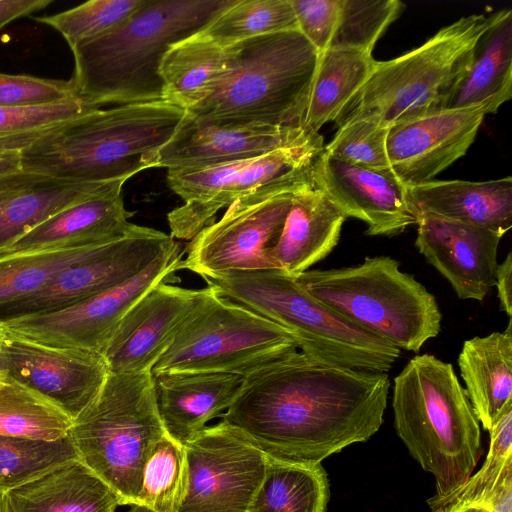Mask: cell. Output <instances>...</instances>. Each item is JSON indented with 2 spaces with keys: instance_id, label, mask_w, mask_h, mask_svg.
<instances>
[{
  "instance_id": "cell-1",
  "label": "cell",
  "mask_w": 512,
  "mask_h": 512,
  "mask_svg": "<svg viewBox=\"0 0 512 512\" xmlns=\"http://www.w3.org/2000/svg\"><path fill=\"white\" fill-rule=\"evenodd\" d=\"M387 373L286 354L243 377L222 421L266 457L321 463L381 427Z\"/></svg>"
},
{
  "instance_id": "cell-2",
  "label": "cell",
  "mask_w": 512,
  "mask_h": 512,
  "mask_svg": "<svg viewBox=\"0 0 512 512\" xmlns=\"http://www.w3.org/2000/svg\"><path fill=\"white\" fill-rule=\"evenodd\" d=\"M235 0H144L114 28L71 48V80L82 101L101 108L163 100L162 60Z\"/></svg>"
},
{
  "instance_id": "cell-3",
  "label": "cell",
  "mask_w": 512,
  "mask_h": 512,
  "mask_svg": "<svg viewBox=\"0 0 512 512\" xmlns=\"http://www.w3.org/2000/svg\"><path fill=\"white\" fill-rule=\"evenodd\" d=\"M185 113L165 100L100 108L44 133L19 153L20 168L76 183H125L158 168Z\"/></svg>"
},
{
  "instance_id": "cell-4",
  "label": "cell",
  "mask_w": 512,
  "mask_h": 512,
  "mask_svg": "<svg viewBox=\"0 0 512 512\" xmlns=\"http://www.w3.org/2000/svg\"><path fill=\"white\" fill-rule=\"evenodd\" d=\"M392 408L397 435L435 478L431 506L472 475L482 455L480 423L452 364L431 354L412 357L394 378Z\"/></svg>"
},
{
  "instance_id": "cell-5",
  "label": "cell",
  "mask_w": 512,
  "mask_h": 512,
  "mask_svg": "<svg viewBox=\"0 0 512 512\" xmlns=\"http://www.w3.org/2000/svg\"><path fill=\"white\" fill-rule=\"evenodd\" d=\"M227 48L224 77L186 112L216 125L302 127L320 55L303 34L275 32Z\"/></svg>"
},
{
  "instance_id": "cell-6",
  "label": "cell",
  "mask_w": 512,
  "mask_h": 512,
  "mask_svg": "<svg viewBox=\"0 0 512 512\" xmlns=\"http://www.w3.org/2000/svg\"><path fill=\"white\" fill-rule=\"evenodd\" d=\"M224 298L284 328L317 361L387 373L401 350L311 296L280 269L230 270L202 277Z\"/></svg>"
},
{
  "instance_id": "cell-7",
  "label": "cell",
  "mask_w": 512,
  "mask_h": 512,
  "mask_svg": "<svg viewBox=\"0 0 512 512\" xmlns=\"http://www.w3.org/2000/svg\"><path fill=\"white\" fill-rule=\"evenodd\" d=\"M296 280L315 299L398 349L419 352L441 330L442 314L427 288L389 256L307 270Z\"/></svg>"
},
{
  "instance_id": "cell-8",
  "label": "cell",
  "mask_w": 512,
  "mask_h": 512,
  "mask_svg": "<svg viewBox=\"0 0 512 512\" xmlns=\"http://www.w3.org/2000/svg\"><path fill=\"white\" fill-rule=\"evenodd\" d=\"M165 434L152 372L109 373L70 430L78 459L118 495L121 506L138 505L144 466Z\"/></svg>"
},
{
  "instance_id": "cell-9",
  "label": "cell",
  "mask_w": 512,
  "mask_h": 512,
  "mask_svg": "<svg viewBox=\"0 0 512 512\" xmlns=\"http://www.w3.org/2000/svg\"><path fill=\"white\" fill-rule=\"evenodd\" d=\"M491 17L463 16L419 47L387 61H377L365 83L335 119L337 127L360 118L392 124L445 108L469 69L475 43Z\"/></svg>"
},
{
  "instance_id": "cell-10",
  "label": "cell",
  "mask_w": 512,
  "mask_h": 512,
  "mask_svg": "<svg viewBox=\"0 0 512 512\" xmlns=\"http://www.w3.org/2000/svg\"><path fill=\"white\" fill-rule=\"evenodd\" d=\"M297 348L284 328L207 286L152 374L216 372L245 377Z\"/></svg>"
},
{
  "instance_id": "cell-11",
  "label": "cell",
  "mask_w": 512,
  "mask_h": 512,
  "mask_svg": "<svg viewBox=\"0 0 512 512\" xmlns=\"http://www.w3.org/2000/svg\"><path fill=\"white\" fill-rule=\"evenodd\" d=\"M313 164L237 198L220 220L191 239L182 268L201 277L230 270L276 269L270 251L281 234L294 193L313 183Z\"/></svg>"
},
{
  "instance_id": "cell-12",
  "label": "cell",
  "mask_w": 512,
  "mask_h": 512,
  "mask_svg": "<svg viewBox=\"0 0 512 512\" xmlns=\"http://www.w3.org/2000/svg\"><path fill=\"white\" fill-rule=\"evenodd\" d=\"M180 252L176 242L138 275L117 286L63 310L0 322V327L43 345L103 354L129 309L156 285L173 284L176 271L182 268Z\"/></svg>"
},
{
  "instance_id": "cell-13",
  "label": "cell",
  "mask_w": 512,
  "mask_h": 512,
  "mask_svg": "<svg viewBox=\"0 0 512 512\" xmlns=\"http://www.w3.org/2000/svg\"><path fill=\"white\" fill-rule=\"evenodd\" d=\"M175 243L170 234L131 224L98 254L60 270L38 291L0 304V322L56 312L82 302L135 277Z\"/></svg>"
},
{
  "instance_id": "cell-14",
  "label": "cell",
  "mask_w": 512,
  "mask_h": 512,
  "mask_svg": "<svg viewBox=\"0 0 512 512\" xmlns=\"http://www.w3.org/2000/svg\"><path fill=\"white\" fill-rule=\"evenodd\" d=\"M183 445L189 477L178 512H247L267 457L223 421L206 426Z\"/></svg>"
},
{
  "instance_id": "cell-15",
  "label": "cell",
  "mask_w": 512,
  "mask_h": 512,
  "mask_svg": "<svg viewBox=\"0 0 512 512\" xmlns=\"http://www.w3.org/2000/svg\"><path fill=\"white\" fill-rule=\"evenodd\" d=\"M3 331L0 374L40 394L73 420L99 394L109 374L102 354L47 346Z\"/></svg>"
},
{
  "instance_id": "cell-16",
  "label": "cell",
  "mask_w": 512,
  "mask_h": 512,
  "mask_svg": "<svg viewBox=\"0 0 512 512\" xmlns=\"http://www.w3.org/2000/svg\"><path fill=\"white\" fill-rule=\"evenodd\" d=\"M486 114L482 105L441 108L392 124L386 140L392 175L405 185L431 181L466 154Z\"/></svg>"
},
{
  "instance_id": "cell-17",
  "label": "cell",
  "mask_w": 512,
  "mask_h": 512,
  "mask_svg": "<svg viewBox=\"0 0 512 512\" xmlns=\"http://www.w3.org/2000/svg\"><path fill=\"white\" fill-rule=\"evenodd\" d=\"M312 181L345 218L363 221L369 236H394L417 223L406 185L391 173L360 167L322 150L312 167Z\"/></svg>"
},
{
  "instance_id": "cell-18",
  "label": "cell",
  "mask_w": 512,
  "mask_h": 512,
  "mask_svg": "<svg viewBox=\"0 0 512 512\" xmlns=\"http://www.w3.org/2000/svg\"><path fill=\"white\" fill-rule=\"evenodd\" d=\"M204 293L169 283L149 290L122 318L102 354L109 373L152 372Z\"/></svg>"
},
{
  "instance_id": "cell-19",
  "label": "cell",
  "mask_w": 512,
  "mask_h": 512,
  "mask_svg": "<svg viewBox=\"0 0 512 512\" xmlns=\"http://www.w3.org/2000/svg\"><path fill=\"white\" fill-rule=\"evenodd\" d=\"M321 137L301 126L216 125L187 112L159 152L158 168L197 167L242 161Z\"/></svg>"
},
{
  "instance_id": "cell-20",
  "label": "cell",
  "mask_w": 512,
  "mask_h": 512,
  "mask_svg": "<svg viewBox=\"0 0 512 512\" xmlns=\"http://www.w3.org/2000/svg\"><path fill=\"white\" fill-rule=\"evenodd\" d=\"M415 246L451 284L460 299L482 301L495 283L503 234L472 225L420 215Z\"/></svg>"
},
{
  "instance_id": "cell-21",
  "label": "cell",
  "mask_w": 512,
  "mask_h": 512,
  "mask_svg": "<svg viewBox=\"0 0 512 512\" xmlns=\"http://www.w3.org/2000/svg\"><path fill=\"white\" fill-rule=\"evenodd\" d=\"M124 183H115L59 211L6 248L0 258L105 243L124 235L133 212L125 208Z\"/></svg>"
},
{
  "instance_id": "cell-22",
  "label": "cell",
  "mask_w": 512,
  "mask_h": 512,
  "mask_svg": "<svg viewBox=\"0 0 512 512\" xmlns=\"http://www.w3.org/2000/svg\"><path fill=\"white\" fill-rule=\"evenodd\" d=\"M153 378L163 426L181 444L227 410L243 380L240 375L216 372H168Z\"/></svg>"
},
{
  "instance_id": "cell-23",
  "label": "cell",
  "mask_w": 512,
  "mask_h": 512,
  "mask_svg": "<svg viewBox=\"0 0 512 512\" xmlns=\"http://www.w3.org/2000/svg\"><path fill=\"white\" fill-rule=\"evenodd\" d=\"M417 213L482 227L505 235L512 227V178L406 185Z\"/></svg>"
},
{
  "instance_id": "cell-24",
  "label": "cell",
  "mask_w": 512,
  "mask_h": 512,
  "mask_svg": "<svg viewBox=\"0 0 512 512\" xmlns=\"http://www.w3.org/2000/svg\"><path fill=\"white\" fill-rule=\"evenodd\" d=\"M346 218L313 183L294 193L281 234L270 251L276 269L297 276L336 247Z\"/></svg>"
},
{
  "instance_id": "cell-25",
  "label": "cell",
  "mask_w": 512,
  "mask_h": 512,
  "mask_svg": "<svg viewBox=\"0 0 512 512\" xmlns=\"http://www.w3.org/2000/svg\"><path fill=\"white\" fill-rule=\"evenodd\" d=\"M115 183H76L22 170L0 177V250L64 208Z\"/></svg>"
},
{
  "instance_id": "cell-26",
  "label": "cell",
  "mask_w": 512,
  "mask_h": 512,
  "mask_svg": "<svg viewBox=\"0 0 512 512\" xmlns=\"http://www.w3.org/2000/svg\"><path fill=\"white\" fill-rule=\"evenodd\" d=\"M457 361L474 414L489 432L512 405L511 319L504 331L464 341Z\"/></svg>"
},
{
  "instance_id": "cell-27",
  "label": "cell",
  "mask_w": 512,
  "mask_h": 512,
  "mask_svg": "<svg viewBox=\"0 0 512 512\" xmlns=\"http://www.w3.org/2000/svg\"><path fill=\"white\" fill-rule=\"evenodd\" d=\"M13 512H115L118 495L79 459L6 492Z\"/></svg>"
},
{
  "instance_id": "cell-28",
  "label": "cell",
  "mask_w": 512,
  "mask_h": 512,
  "mask_svg": "<svg viewBox=\"0 0 512 512\" xmlns=\"http://www.w3.org/2000/svg\"><path fill=\"white\" fill-rule=\"evenodd\" d=\"M474 45L470 66L445 108L482 105L487 114L497 113L512 96V11L491 16Z\"/></svg>"
},
{
  "instance_id": "cell-29",
  "label": "cell",
  "mask_w": 512,
  "mask_h": 512,
  "mask_svg": "<svg viewBox=\"0 0 512 512\" xmlns=\"http://www.w3.org/2000/svg\"><path fill=\"white\" fill-rule=\"evenodd\" d=\"M228 67V48L202 31L170 47L160 66L163 100L185 111L205 100Z\"/></svg>"
},
{
  "instance_id": "cell-30",
  "label": "cell",
  "mask_w": 512,
  "mask_h": 512,
  "mask_svg": "<svg viewBox=\"0 0 512 512\" xmlns=\"http://www.w3.org/2000/svg\"><path fill=\"white\" fill-rule=\"evenodd\" d=\"M376 62L372 53L352 48L330 47L321 53L302 127L319 133L323 125L335 121Z\"/></svg>"
},
{
  "instance_id": "cell-31",
  "label": "cell",
  "mask_w": 512,
  "mask_h": 512,
  "mask_svg": "<svg viewBox=\"0 0 512 512\" xmlns=\"http://www.w3.org/2000/svg\"><path fill=\"white\" fill-rule=\"evenodd\" d=\"M330 498L321 463L267 457L263 480L247 512H326Z\"/></svg>"
},
{
  "instance_id": "cell-32",
  "label": "cell",
  "mask_w": 512,
  "mask_h": 512,
  "mask_svg": "<svg viewBox=\"0 0 512 512\" xmlns=\"http://www.w3.org/2000/svg\"><path fill=\"white\" fill-rule=\"evenodd\" d=\"M72 424L51 401L0 374V435L56 441L69 436Z\"/></svg>"
},
{
  "instance_id": "cell-33",
  "label": "cell",
  "mask_w": 512,
  "mask_h": 512,
  "mask_svg": "<svg viewBox=\"0 0 512 512\" xmlns=\"http://www.w3.org/2000/svg\"><path fill=\"white\" fill-rule=\"evenodd\" d=\"M290 0H235L201 31L222 47L260 35L296 30Z\"/></svg>"
},
{
  "instance_id": "cell-34",
  "label": "cell",
  "mask_w": 512,
  "mask_h": 512,
  "mask_svg": "<svg viewBox=\"0 0 512 512\" xmlns=\"http://www.w3.org/2000/svg\"><path fill=\"white\" fill-rule=\"evenodd\" d=\"M188 477L185 447L166 433L144 466L137 506L151 512H178L187 493Z\"/></svg>"
},
{
  "instance_id": "cell-35",
  "label": "cell",
  "mask_w": 512,
  "mask_h": 512,
  "mask_svg": "<svg viewBox=\"0 0 512 512\" xmlns=\"http://www.w3.org/2000/svg\"><path fill=\"white\" fill-rule=\"evenodd\" d=\"M108 242L0 258V304L38 291L60 270L95 256Z\"/></svg>"
},
{
  "instance_id": "cell-36",
  "label": "cell",
  "mask_w": 512,
  "mask_h": 512,
  "mask_svg": "<svg viewBox=\"0 0 512 512\" xmlns=\"http://www.w3.org/2000/svg\"><path fill=\"white\" fill-rule=\"evenodd\" d=\"M74 459L78 455L70 434L56 441L0 435V492L6 493Z\"/></svg>"
},
{
  "instance_id": "cell-37",
  "label": "cell",
  "mask_w": 512,
  "mask_h": 512,
  "mask_svg": "<svg viewBox=\"0 0 512 512\" xmlns=\"http://www.w3.org/2000/svg\"><path fill=\"white\" fill-rule=\"evenodd\" d=\"M97 109L81 99L34 107H0V153H20L53 127Z\"/></svg>"
},
{
  "instance_id": "cell-38",
  "label": "cell",
  "mask_w": 512,
  "mask_h": 512,
  "mask_svg": "<svg viewBox=\"0 0 512 512\" xmlns=\"http://www.w3.org/2000/svg\"><path fill=\"white\" fill-rule=\"evenodd\" d=\"M404 7L399 0H342L339 24L330 47L372 53L377 40Z\"/></svg>"
},
{
  "instance_id": "cell-39",
  "label": "cell",
  "mask_w": 512,
  "mask_h": 512,
  "mask_svg": "<svg viewBox=\"0 0 512 512\" xmlns=\"http://www.w3.org/2000/svg\"><path fill=\"white\" fill-rule=\"evenodd\" d=\"M144 0H91L69 10L35 18L57 30L70 48L114 28Z\"/></svg>"
},
{
  "instance_id": "cell-40",
  "label": "cell",
  "mask_w": 512,
  "mask_h": 512,
  "mask_svg": "<svg viewBox=\"0 0 512 512\" xmlns=\"http://www.w3.org/2000/svg\"><path fill=\"white\" fill-rule=\"evenodd\" d=\"M388 131L389 127L377 120L355 119L338 127L323 150L348 163L391 173L386 150Z\"/></svg>"
},
{
  "instance_id": "cell-41",
  "label": "cell",
  "mask_w": 512,
  "mask_h": 512,
  "mask_svg": "<svg viewBox=\"0 0 512 512\" xmlns=\"http://www.w3.org/2000/svg\"><path fill=\"white\" fill-rule=\"evenodd\" d=\"M489 433V452L481 469L450 496L429 506L431 509L450 502H471L484 498L512 470V405L502 413Z\"/></svg>"
},
{
  "instance_id": "cell-42",
  "label": "cell",
  "mask_w": 512,
  "mask_h": 512,
  "mask_svg": "<svg viewBox=\"0 0 512 512\" xmlns=\"http://www.w3.org/2000/svg\"><path fill=\"white\" fill-rule=\"evenodd\" d=\"M79 99L73 81L0 73V107H34Z\"/></svg>"
},
{
  "instance_id": "cell-43",
  "label": "cell",
  "mask_w": 512,
  "mask_h": 512,
  "mask_svg": "<svg viewBox=\"0 0 512 512\" xmlns=\"http://www.w3.org/2000/svg\"><path fill=\"white\" fill-rule=\"evenodd\" d=\"M298 30L319 54L331 45L339 24L342 0H290Z\"/></svg>"
},
{
  "instance_id": "cell-44",
  "label": "cell",
  "mask_w": 512,
  "mask_h": 512,
  "mask_svg": "<svg viewBox=\"0 0 512 512\" xmlns=\"http://www.w3.org/2000/svg\"><path fill=\"white\" fill-rule=\"evenodd\" d=\"M431 512H512V470L486 497L471 502H450L431 509Z\"/></svg>"
},
{
  "instance_id": "cell-45",
  "label": "cell",
  "mask_w": 512,
  "mask_h": 512,
  "mask_svg": "<svg viewBox=\"0 0 512 512\" xmlns=\"http://www.w3.org/2000/svg\"><path fill=\"white\" fill-rule=\"evenodd\" d=\"M53 0H0V29L11 21L49 6Z\"/></svg>"
},
{
  "instance_id": "cell-46",
  "label": "cell",
  "mask_w": 512,
  "mask_h": 512,
  "mask_svg": "<svg viewBox=\"0 0 512 512\" xmlns=\"http://www.w3.org/2000/svg\"><path fill=\"white\" fill-rule=\"evenodd\" d=\"M500 308L509 319L512 316V253L509 252L504 261L498 264L495 272V283Z\"/></svg>"
},
{
  "instance_id": "cell-47",
  "label": "cell",
  "mask_w": 512,
  "mask_h": 512,
  "mask_svg": "<svg viewBox=\"0 0 512 512\" xmlns=\"http://www.w3.org/2000/svg\"><path fill=\"white\" fill-rule=\"evenodd\" d=\"M19 170H21L19 153H0V177Z\"/></svg>"
},
{
  "instance_id": "cell-48",
  "label": "cell",
  "mask_w": 512,
  "mask_h": 512,
  "mask_svg": "<svg viewBox=\"0 0 512 512\" xmlns=\"http://www.w3.org/2000/svg\"><path fill=\"white\" fill-rule=\"evenodd\" d=\"M128 512H151L147 510L146 508L140 507V506H131Z\"/></svg>"
},
{
  "instance_id": "cell-49",
  "label": "cell",
  "mask_w": 512,
  "mask_h": 512,
  "mask_svg": "<svg viewBox=\"0 0 512 512\" xmlns=\"http://www.w3.org/2000/svg\"><path fill=\"white\" fill-rule=\"evenodd\" d=\"M3 338H4V331H3V329L0 327V352H1V347H2V341H3Z\"/></svg>"
}]
</instances>
